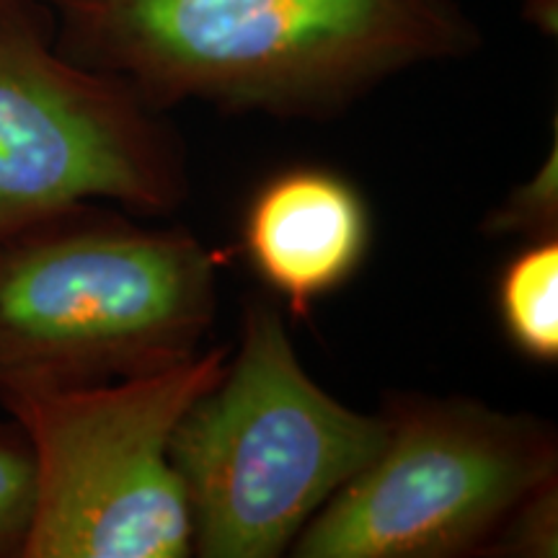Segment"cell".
<instances>
[{"label": "cell", "instance_id": "277c9868", "mask_svg": "<svg viewBox=\"0 0 558 558\" xmlns=\"http://www.w3.org/2000/svg\"><path fill=\"white\" fill-rule=\"evenodd\" d=\"M228 347L160 373L0 393L37 458L24 558H186L192 518L169 445L186 409L220 380Z\"/></svg>", "mask_w": 558, "mask_h": 558}, {"label": "cell", "instance_id": "9c48e42d", "mask_svg": "<svg viewBox=\"0 0 558 558\" xmlns=\"http://www.w3.org/2000/svg\"><path fill=\"white\" fill-rule=\"evenodd\" d=\"M37 509V458L16 418H0V558H24Z\"/></svg>", "mask_w": 558, "mask_h": 558}, {"label": "cell", "instance_id": "7a4b0ae2", "mask_svg": "<svg viewBox=\"0 0 558 558\" xmlns=\"http://www.w3.org/2000/svg\"><path fill=\"white\" fill-rule=\"evenodd\" d=\"M218 256L186 228L78 202L0 241V393L96 386L197 357Z\"/></svg>", "mask_w": 558, "mask_h": 558}, {"label": "cell", "instance_id": "6da1fadb", "mask_svg": "<svg viewBox=\"0 0 558 558\" xmlns=\"http://www.w3.org/2000/svg\"><path fill=\"white\" fill-rule=\"evenodd\" d=\"M60 52L148 107L329 120L484 47L458 0H45Z\"/></svg>", "mask_w": 558, "mask_h": 558}, {"label": "cell", "instance_id": "8992f818", "mask_svg": "<svg viewBox=\"0 0 558 558\" xmlns=\"http://www.w3.org/2000/svg\"><path fill=\"white\" fill-rule=\"evenodd\" d=\"M186 194L166 111L65 58L45 0H0V241L78 202L169 215Z\"/></svg>", "mask_w": 558, "mask_h": 558}, {"label": "cell", "instance_id": "7c38bea8", "mask_svg": "<svg viewBox=\"0 0 558 558\" xmlns=\"http://www.w3.org/2000/svg\"><path fill=\"white\" fill-rule=\"evenodd\" d=\"M525 16L543 34H556V0H527Z\"/></svg>", "mask_w": 558, "mask_h": 558}, {"label": "cell", "instance_id": "3957f363", "mask_svg": "<svg viewBox=\"0 0 558 558\" xmlns=\"http://www.w3.org/2000/svg\"><path fill=\"white\" fill-rule=\"evenodd\" d=\"M386 439V416L326 393L300 362L282 313L243 305L220 380L186 409L169 456L199 558H277Z\"/></svg>", "mask_w": 558, "mask_h": 558}, {"label": "cell", "instance_id": "30bf717a", "mask_svg": "<svg viewBox=\"0 0 558 558\" xmlns=\"http://www.w3.org/2000/svg\"><path fill=\"white\" fill-rule=\"evenodd\" d=\"M481 230L488 239L546 241L558 239V137L554 135L550 153L527 181L514 186L497 209L486 215Z\"/></svg>", "mask_w": 558, "mask_h": 558}, {"label": "cell", "instance_id": "52a82bcc", "mask_svg": "<svg viewBox=\"0 0 558 558\" xmlns=\"http://www.w3.org/2000/svg\"><path fill=\"white\" fill-rule=\"evenodd\" d=\"M367 243L365 199L344 177L326 169L271 177L243 220L248 262L298 318L360 269Z\"/></svg>", "mask_w": 558, "mask_h": 558}, {"label": "cell", "instance_id": "8fae6325", "mask_svg": "<svg viewBox=\"0 0 558 558\" xmlns=\"http://www.w3.org/2000/svg\"><path fill=\"white\" fill-rule=\"evenodd\" d=\"M481 556H558V476L543 481L501 522Z\"/></svg>", "mask_w": 558, "mask_h": 558}, {"label": "cell", "instance_id": "5b68a950", "mask_svg": "<svg viewBox=\"0 0 558 558\" xmlns=\"http://www.w3.org/2000/svg\"><path fill=\"white\" fill-rule=\"evenodd\" d=\"M386 439L300 530L295 558L484 554L507 514L558 476L548 422L465 396H388Z\"/></svg>", "mask_w": 558, "mask_h": 558}, {"label": "cell", "instance_id": "ba28073f", "mask_svg": "<svg viewBox=\"0 0 558 558\" xmlns=\"http://www.w3.org/2000/svg\"><path fill=\"white\" fill-rule=\"evenodd\" d=\"M499 316L509 341L535 362L558 360V239L530 241L499 277Z\"/></svg>", "mask_w": 558, "mask_h": 558}]
</instances>
